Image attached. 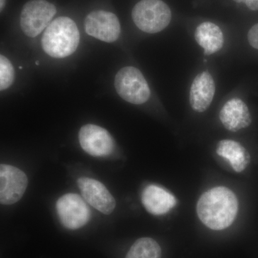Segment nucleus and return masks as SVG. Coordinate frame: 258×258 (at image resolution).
Here are the masks:
<instances>
[{
    "mask_svg": "<svg viewBox=\"0 0 258 258\" xmlns=\"http://www.w3.org/2000/svg\"><path fill=\"white\" fill-rule=\"evenodd\" d=\"M238 212V200L233 191L217 186L203 194L197 205L200 220L208 228L222 230L235 221Z\"/></svg>",
    "mask_w": 258,
    "mask_h": 258,
    "instance_id": "1",
    "label": "nucleus"
},
{
    "mask_svg": "<svg viewBox=\"0 0 258 258\" xmlns=\"http://www.w3.org/2000/svg\"><path fill=\"white\" fill-rule=\"evenodd\" d=\"M80 34L74 20L67 17L55 19L48 25L42 39L43 50L55 58L69 57L78 48Z\"/></svg>",
    "mask_w": 258,
    "mask_h": 258,
    "instance_id": "2",
    "label": "nucleus"
},
{
    "mask_svg": "<svg viewBox=\"0 0 258 258\" xmlns=\"http://www.w3.org/2000/svg\"><path fill=\"white\" fill-rule=\"evenodd\" d=\"M132 15L137 28L150 34L162 31L171 20L170 8L161 0H142L134 6Z\"/></svg>",
    "mask_w": 258,
    "mask_h": 258,
    "instance_id": "3",
    "label": "nucleus"
},
{
    "mask_svg": "<svg viewBox=\"0 0 258 258\" xmlns=\"http://www.w3.org/2000/svg\"><path fill=\"white\" fill-rule=\"evenodd\" d=\"M117 93L125 101L132 104H143L149 101L151 90L145 78L137 68H123L115 78Z\"/></svg>",
    "mask_w": 258,
    "mask_h": 258,
    "instance_id": "4",
    "label": "nucleus"
},
{
    "mask_svg": "<svg viewBox=\"0 0 258 258\" xmlns=\"http://www.w3.org/2000/svg\"><path fill=\"white\" fill-rule=\"evenodd\" d=\"M55 5L46 0H32L24 5L20 27L27 36L35 37L50 25L56 14Z\"/></svg>",
    "mask_w": 258,
    "mask_h": 258,
    "instance_id": "5",
    "label": "nucleus"
},
{
    "mask_svg": "<svg viewBox=\"0 0 258 258\" xmlns=\"http://www.w3.org/2000/svg\"><path fill=\"white\" fill-rule=\"evenodd\" d=\"M56 210L62 225L69 230H77L89 222L91 210L79 195L69 193L58 199Z\"/></svg>",
    "mask_w": 258,
    "mask_h": 258,
    "instance_id": "6",
    "label": "nucleus"
},
{
    "mask_svg": "<svg viewBox=\"0 0 258 258\" xmlns=\"http://www.w3.org/2000/svg\"><path fill=\"white\" fill-rule=\"evenodd\" d=\"M85 30L90 36L106 42L118 40L120 34L119 20L110 12L93 11L85 19Z\"/></svg>",
    "mask_w": 258,
    "mask_h": 258,
    "instance_id": "7",
    "label": "nucleus"
},
{
    "mask_svg": "<svg viewBox=\"0 0 258 258\" xmlns=\"http://www.w3.org/2000/svg\"><path fill=\"white\" fill-rule=\"evenodd\" d=\"M28 180L23 171L15 166H0V202L13 205L22 198L28 187Z\"/></svg>",
    "mask_w": 258,
    "mask_h": 258,
    "instance_id": "8",
    "label": "nucleus"
},
{
    "mask_svg": "<svg viewBox=\"0 0 258 258\" xmlns=\"http://www.w3.org/2000/svg\"><path fill=\"white\" fill-rule=\"evenodd\" d=\"M79 139L83 150L93 157H107L114 149V141L111 134L98 125H83L80 130Z\"/></svg>",
    "mask_w": 258,
    "mask_h": 258,
    "instance_id": "9",
    "label": "nucleus"
},
{
    "mask_svg": "<svg viewBox=\"0 0 258 258\" xmlns=\"http://www.w3.org/2000/svg\"><path fill=\"white\" fill-rule=\"evenodd\" d=\"M83 198L98 211L110 215L115 208V200L106 186L100 181L91 178L82 177L78 180Z\"/></svg>",
    "mask_w": 258,
    "mask_h": 258,
    "instance_id": "10",
    "label": "nucleus"
},
{
    "mask_svg": "<svg viewBox=\"0 0 258 258\" xmlns=\"http://www.w3.org/2000/svg\"><path fill=\"white\" fill-rule=\"evenodd\" d=\"M216 86L213 77L208 71L198 74L191 83L189 103L194 111L203 113L208 110L215 97Z\"/></svg>",
    "mask_w": 258,
    "mask_h": 258,
    "instance_id": "11",
    "label": "nucleus"
},
{
    "mask_svg": "<svg viewBox=\"0 0 258 258\" xmlns=\"http://www.w3.org/2000/svg\"><path fill=\"white\" fill-rule=\"evenodd\" d=\"M220 119L223 126L232 132L247 128L252 122L248 107L239 98L226 102L220 110Z\"/></svg>",
    "mask_w": 258,
    "mask_h": 258,
    "instance_id": "12",
    "label": "nucleus"
},
{
    "mask_svg": "<svg viewBox=\"0 0 258 258\" xmlns=\"http://www.w3.org/2000/svg\"><path fill=\"white\" fill-rule=\"evenodd\" d=\"M142 202L146 210L156 216L168 213L177 203L172 194L154 184L149 185L144 189Z\"/></svg>",
    "mask_w": 258,
    "mask_h": 258,
    "instance_id": "13",
    "label": "nucleus"
},
{
    "mask_svg": "<svg viewBox=\"0 0 258 258\" xmlns=\"http://www.w3.org/2000/svg\"><path fill=\"white\" fill-rule=\"evenodd\" d=\"M195 38L206 55L216 53L223 47L225 39L220 27L211 22H205L196 28Z\"/></svg>",
    "mask_w": 258,
    "mask_h": 258,
    "instance_id": "14",
    "label": "nucleus"
},
{
    "mask_svg": "<svg viewBox=\"0 0 258 258\" xmlns=\"http://www.w3.org/2000/svg\"><path fill=\"white\" fill-rule=\"evenodd\" d=\"M217 154L229 161L236 172H242L250 161L249 153L240 143L230 139H224L217 144Z\"/></svg>",
    "mask_w": 258,
    "mask_h": 258,
    "instance_id": "15",
    "label": "nucleus"
},
{
    "mask_svg": "<svg viewBox=\"0 0 258 258\" xmlns=\"http://www.w3.org/2000/svg\"><path fill=\"white\" fill-rule=\"evenodd\" d=\"M161 249L157 241L142 237L134 242L125 258H161Z\"/></svg>",
    "mask_w": 258,
    "mask_h": 258,
    "instance_id": "16",
    "label": "nucleus"
},
{
    "mask_svg": "<svg viewBox=\"0 0 258 258\" xmlns=\"http://www.w3.org/2000/svg\"><path fill=\"white\" fill-rule=\"evenodd\" d=\"M15 80V71L13 64L5 56H0V89H8Z\"/></svg>",
    "mask_w": 258,
    "mask_h": 258,
    "instance_id": "17",
    "label": "nucleus"
},
{
    "mask_svg": "<svg viewBox=\"0 0 258 258\" xmlns=\"http://www.w3.org/2000/svg\"><path fill=\"white\" fill-rule=\"evenodd\" d=\"M247 40L251 46L258 50V23L249 29L247 34Z\"/></svg>",
    "mask_w": 258,
    "mask_h": 258,
    "instance_id": "18",
    "label": "nucleus"
},
{
    "mask_svg": "<svg viewBox=\"0 0 258 258\" xmlns=\"http://www.w3.org/2000/svg\"><path fill=\"white\" fill-rule=\"evenodd\" d=\"M237 3H244L249 10H258V0H233Z\"/></svg>",
    "mask_w": 258,
    "mask_h": 258,
    "instance_id": "19",
    "label": "nucleus"
},
{
    "mask_svg": "<svg viewBox=\"0 0 258 258\" xmlns=\"http://www.w3.org/2000/svg\"><path fill=\"white\" fill-rule=\"evenodd\" d=\"M5 3H6V0H0V9H1V11L4 9Z\"/></svg>",
    "mask_w": 258,
    "mask_h": 258,
    "instance_id": "20",
    "label": "nucleus"
}]
</instances>
